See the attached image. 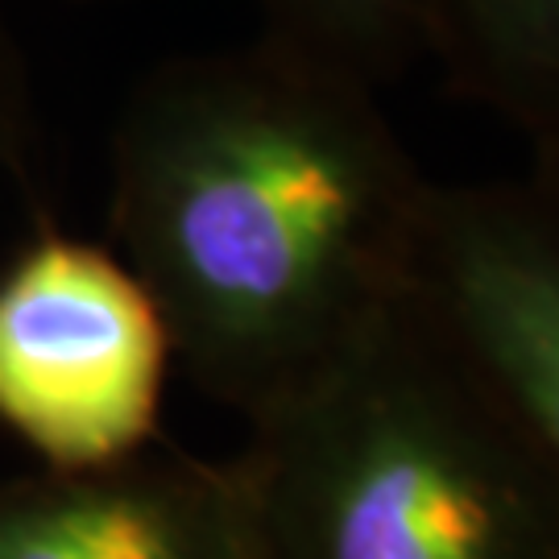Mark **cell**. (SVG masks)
I'll use <instances>...</instances> for the list:
<instances>
[{"label":"cell","mask_w":559,"mask_h":559,"mask_svg":"<svg viewBox=\"0 0 559 559\" xmlns=\"http://www.w3.org/2000/svg\"><path fill=\"white\" fill-rule=\"evenodd\" d=\"M166 316L112 245L55 221L0 265V431L41 473H108L154 452L175 373Z\"/></svg>","instance_id":"obj_3"},{"label":"cell","mask_w":559,"mask_h":559,"mask_svg":"<svg viewBox=\"0 0 559 559\" xmlns=\"http://www.w3.org/2000/svg\"><path fill=\"white\" fill-rule=\"evenodd\" d=\"M233 464L258 559H559V477L411 295Z\"/></svg>","instance_id":"obj_2"},{"label":"cell","mask_w":559,"mask_h":559,"mask_svg":"<svg viewBox=\"0 0 559 559\" xmlns=\"http://www.w3.org/2000/svg\"><path fill=\"white\" fill-rule=\"evenodd\" d=\"M431 191L369 83L258 38L129 92L108 233L187 378L249 423L406 302Z\"/></svg>","instance_id":"obj_1"},{"label":"cell","mask_w":559,"mask_h":559,"mask_svg":"<svg viewBox=\"0 0 559 559\" xmlns=\"http://www.w3.org/2000/svg\"><path fill=\"white\" fill-rule=\"evenodd\" d=\"M411 302L559 477V175L436 187Z\"/></svg>","instance_id":"obj_4"},{"label":"cell","mask_w":559,"mask_h":559,"mask_svg":"<svg viewBox=\"0 0 559 559\" xmlns=\"http://www.w3.org/2000/svg\"><path fill=\"white\" fill-rule=\"evenodd\" d=\"M261 38L378 87L427 55L440 0H258Z\"/></svg>","instance_id":"obj_7"},{"label":"cell","mask_w":559,"mask_h":559,"mask_svg":"<svg viewBox=\"0 0 559 559\" xmlns=\"http://www.w3.org/2000/svg\"><path fill=\"white\" fill-rule=\"evenodd\" d=\"M427 55L559 158V0H440Z\"/></svg>","instance_id":"obj_6"},{"label":"cell","mask_w":559,"mask_h":559,"mask_svg":"<svg viewBox=\"0 0 559 559\" xmlns=\"http://www.w3.org/2000/svg\"><path fill=\"white\" fill-rule=\"evenodd\" d=\"M0 559H258L237 464L162 440L108 473L0 480Z\"/></svg>","instance_id":"obj_5"},{"label":"cell","mask_w":559,"mask_h":559,"mask_svg":"<svg viewBox=\"0 0 559 559\" xmlns=\"http://www.w3.org/2000/svg\"><path fill=\"white\" fill-rule=\"evenodd\" d=\"M0 170L38 212V221H50L41 200V133L38 112H34V87H29L25 55L9 29L4 0H0Z\"/></svg>","instance_id":"obj_8"}]
</instances>
